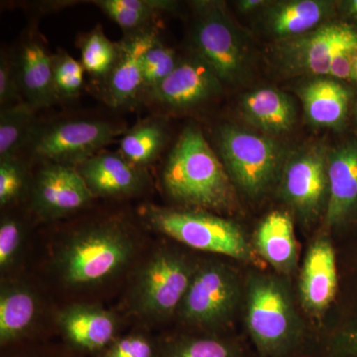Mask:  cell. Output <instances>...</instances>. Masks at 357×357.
Here are the masks:
<instances>
[{"mask_svg":"<svg viewBox=\"0 0 357 357\" xmlns=\"http://www.w3.org/2000/svg\"><path fill=\"white\" fill-rule=\"evenodd\" d=\"M160 335L142 326H131L95 357H158Z\"/></svg>","mask_w":357,"mask_h":357,"instance_id":"4dcf8cb0","label":"cell"},{"mask_svg":"<svg viewBox=\"0 0 357 357\" xmlns=\"http://www.w3.org/2000/svg\"><path fill=\"white\" fill-rule=\"evenodd\" d=\"M158 357H248L243 347L222 333H161Z\"/></svg>","mask_w":357,"mask_h":357,"instance_id":"7402d4cb","label":"cell"},{"mask_svg":"<svg viewBox=\"0 0 357 357\" xmlns=\"http://www.w3.org/2000/svg\"><path fill=\"white\" fill-rule=\"evenodd\" d=\"M255 249L263 259L282 273H290L297 263V244L292 218L273 211L263 220L255 234Z\"/></svg>","mask_w":357,"mask_h":357,"instance_id":"44dd1931","label":"cell"},{"mask_svg":"<svg viewBox=\"0 0 357 357\" xmlns=\"http://www.w3.org/2000/svg\"><path fill=\"white\" fill-rule=\"evenodd\" d=\"M220 79L199 57L181 61L158 86L144 93L145 100L162 109L180 110L210 100L222 89Z\"/></svg>","mask_w":357,"mask_h":357,"instance_id":"4fadbf2b","label":"cell"},{"mask_svg":"<svg viewBox=\"0 0 357 357\" xmlns=\"http://www.w3.org/2000/svg\"><path fill=\"white\" fill-rule=\"evenodd\" d=\"M32 178L20 157L0 160V208H13L29 197Z\"/></svg>","mask_w":357,"mask_h":357,"instance_id":"1f68e13d","label":"cell"},{"mask_svg":"<svg viewBox=\"0 0 357 357\" xmlns=\"http://www.w3.org/2000/svg\"><path fill=\"white\" fill-rule=\"evenodd\" d=\"M24 102L21 95L15 61H10L6 54L0 59V105L9 107Z\"/></svg>","mask_w":357,"mask_h":357,"instance_id":"d590c367","label":"cell"},{"mask_svg":"<svg viewBox=\"0 0 357 357\" xmlns=\"http://www.w3.org/2000/svg\"><path fill=\"white\" fill-rule=\"evenodd\" d=\"M23 100L35 109L51 107L59 100L53 81L52 55L35 39L22 45L15 61Z\"/></svg>","mask_w":357,"mask_h":357,"instance_id":"d6986e66","label":"cell"},{"mask_svg":"<svg viewBox=\"0 0 357 357\" xmlns=\"http://www.w3.org/2000/svg\"><path fill=\"white\" fill-rule=\"evenodd\" d=\"M56 335L81 356L95 357L126 331L128 321L116 309L100 303L70 302L58 305Z\"/></svg>","mask_w":357,"mask_h":357,"instance_id":"30bf717a","label":"cell"},{"mask_svg":"<svg viewBox=\"0 0 357 357\" xmlns=\"http://www.w3.org/2000/svg\"><path fill=\"white\" fill-rule=\"evenodd\" d=\"M161 187L178 208L225 213L236 204V191L227 169L201 129L183 130L161 173Z\"/></svg>","mask_w":357,"mask_h":357,"instance_id":"3957f363","label":"cell"},{"mask_svg":"<svg viewBox=\"0 0 357 357\" xmlns=\"http://www.w3.org/2000/svg\"><path fill=\"white\" fill-rule=\"evenodd\" d=\"M183 248L166 237L152 239L136 263L115 307L131 326L156 332L176 319L199 263Z\"/></svg>","mask_w":357,"mask_h":357,"instance_id":"7a4b0ae2","label":"cell"},{"mask_svg":"<svg viewBox=\"0 0 357 357\" xmlns=\"http://www.w3.org/2000/svg\"><path fill=\"white\" fill-rule=\"evenodd\" d=\"M218 139L234 185L252 198L266 192L279 169L278 147L273 141L234 126L220 128Z\"/></svg>","mask_w":357,"mask_h":357,"instance_id":"9c48e42d","label":"cell"},{"mask_svg":"<svg viewBox=\"0 0 357 357\" xmlns=\"http://www.w3.org/2000/svg\"><path fill=\"white\" fill-rule=\"evenodd\" d=\"M137 218L150 234L185 248L241 261L255 263L257 259L243 229L210 211L145 203L138 208Z\"/></svg>","mask_w":357,"mask_h":357,"instance_id":"277c9868","label":"cell"},{"mask_svg":"<svg viewBox=\"0 0 357 357\" xmlns=\"http://www.w3.org/2000/svg\"><path fill=\"white\" fill-rule=\"evenodd\" d=\"M140 220L121 213L77 220L45 243L38 273L33 274L58 305L102 304L121 291L152 239Z\"/></svg>","mask_w":357,"mask_h":357,"instance_id":"6da1fadb","label":"cell"},{"mask_svg":"<svg viewBox=\"0 0 357 357\" xmlns=\"http://www.w3.org/2000/svg\"><path fill=\"white\" fill-rule=\"evenodd\" d=\"M155 27L130 33L119 42L121 52L112 73L103 79V95L114 109L132 105L143 95L142 58L145 52L159 40Z\"/></svg>","mask_w":357,"mask_h":357,"instance_id":"9a60e30c","label":"cell"},{"mask_svg":"<svg viewBox=\"0 0 357 357\" xmlns=\"http://www.w3.org/2000/svg\"><path fill=\"white\" fill-rule=\"evenodd\" d=\"M241 299V284L234 270L218 260L199 259L176 319L183 331L222 333Z\"/></svg>","mask_w":357,"mask_h":357,"instance_id":"52a82bcc","label":"cell"},{"mask_svg":"<svg viewBox=\"0 0 357 357\" xmlns=\"http://www.w3.org/2000/svg\"><path fill=\"white\" fill-rule=\"evenodd\" d=\"M29 211L38 222H55L89 208L96 198L76 167L43 164L32 178Z\"/></svg>","mask_w":357,"mask_h":357,"instance_id":"7c38bea8","label":"cell"},{"mask_svg":"<svg viewBox=\"0 0 357 357\" xmlns=\"http://www.w3.org/2000/svg\"><path fill=\"white\" fill-rule=\"evenodd\" d=\"M330 11V2L321 0L281 2L270 9L268 28L279 37L304 35L321 24Z\"/></svg>","mask_w":357,"mask_h":357,"instance_id":"d4e9b609","label":"cell"},{"mask_svg":"<svg viewBox=\"0 0 357 357\" xmlns=\"http://www.w3.org/2000/svg\"><path fill=\"white\" fill-rule=\"evenodd\" d=\"M76 169L96 199H131L150 187L147 170L129 163L121 153L102 150Z\"/></svg>","mask_w":357,"mask_h":357,"instance_id":"5bb4252c","label":"cell"},{"mask_svg":"<svg viewBox=\"0 0 357 357\" xmlns=\"http://www.w3.org/2000/svg\"><path fill=\"white\" fill-rule=\"evenodd\" d=\"M167 142L165 121L158 117L138 122L126 131L119 144V153L129 163L147 170L158 158Z\"/></svg>","mask_w":357,"mask_h":357,"instance_id":"484cf974","label":"cell"},{"mask_svg":"<svg viewBox=\"0 0 357 357\" xmlns=\"http://www.w3.org/2000/svg\"><path fill=\"white\" fill-rule=\"evenodd\" d=\"M283 194L306 217L316 215L328 191V160L321 150H305L288 162L283 177Z\"/></svg>","mask_w":357,"mask_h":357,"instance_id":"2e32d148","label":"cell"},{"mask_svg":"<svg viewBox=\"0 0 357 357\" xmlns=\"http://www.w3.org/2000/svg\"><path fill=\"white\" fill-rule=\"evenodd\" d=\"M36 109L22 102L1 107L0 112V160L18 157L27 146L36 128Z\"/></svg>","mask_w":357,"mask_h":357,"instance_id":"f1b7e54d","label":"cell"},{"mask_svg":"<svg viewBox=\"0 0 357 357\" xmlns=\"http://www.w3.org/2000/svg\"><path fill=\"white\" fill-rule=\"evenodd\" d=\"M356 33L347 24L319 26L293 42L288 49L289 62L303 72L326 76L338 49Z\"/></svg>","mask_w":357,"mask_h":357,"instance_id":"ac0fdd59","label":"cell"},{"mask_svg":"<svg viewBox=\"0 0 357 357\" xmlns=\"http://www.w3.org/2000/svg\"><path fill=\"white\" fill-rule=\"evenodd\" d=\"M28 245L27 220L14 213H4L0 220V279L25 273Z\"/></svg>","mask_w":357,"mask_h":357,"instance_id":"4316f807","label":"cell"},{"mask_svg":"<svg viewBox=\"0 0 357 357\" xmlns=\"http://www.w3.org/2000/svg\"><path fill=\"white\" fill-rule=\"evenodd\" d=\"M241 110L252 126L265 132L280 134L292 128L295 107L285 93L275 89H258L244 96Z\"/></svg>","mask_w":357,"mask_h":357,"instance_id":"cb8c5ba5","label":"cell"},{"mask_svg":"<svg viewBox=\"0 0 357 357\" xmlns=\"http://www.w3.org/2000/svg\"><path fill=\"white\" fill-rule=\"evenodd\" d=\"M357 58V32L335 53L331 64L328 76L338 79H349L354 77V63Z\"/></svg>","mask_w":357,"mask_h":357,"instance_id":"8d00e7d4","label":"cell"},{"mask_svg":"<svg viewBox=\"0 0 357 357\" xmlns=\"http://www.w3.org/2000/svg\"><path fill=\"white\" fill-rule=\"evenodd\" d=\"M53 81L56 93L60 98H74L84 86V69L81 61H77L65 51L52 55Z\"/></svg>","mask_w":357,"mask_h":357,"instance_id":"d6a6232c","label":"cell"},{"mask_svg":"<svg viewBox=\"0 0 357 357\" xmlns=\"http://www.w3.org/2000/svg\"><path fill=\"white\" fill-rule=\"evenodd\" d=\"M324 357H357V331L333 338L326 344Z\"/></svg>","mask_w":357,"mask_h":357,"instance_id":"74e56055","label":"cell"},{"mask_svg":"<svg viewBox=\"0 0 357 357\" xmlns=\"http://www.w3.org/2000/svg\"><path fill=\"white\" fill-rule=\"evenodd\" d=\"M194 46L220 81L231 82L241 76L244 51L236 26L218 2H197Z\"/></svg>","mask_w":357,"mask_h":357,"instance_id":"8fae6325","label":"cell"},{"mask_svg":"<svg viewBox=\"0 0 357 357\" xmlns=\"http://www.w3.org/2000/svg\"><path fill=\"white\" fill-rule=\"evenodd\" d=\"M180 62L172 49L157 40L143 55V95L164 81Z\"/></svg>","mask_w":357,"mask_h":357,"instance_id":"836d02e7","label":"cell"},{"mask_svg":"<svg viewBox=\"0 0 357 357\" xmlns=\"http://www.w3.org/2000/svg\"><path fill=\"white\" fill-rule=\"evenodd\" d=\"M79 48L84 70L102 79L112 73L121 52V45L107 38L102 26L84 34L79 41Z\"/></svg>","mask_w":357,"mask_h":357,"instance_id":"f546056e","label":"cell"},{"mask_svg":"<svg viewBox=\"0 0 357 357\" xmlns=\"http://www.w3.org/2000/svg\"><path fill=\"white\" fill-rule=\"evenodd\" d=\"M265 3L266 2L262 1V0H243V1L238 2V7L241 13H249V11L259 8Z\"/></svg>","mask_w":357,"mask_h":357,"instance_id":"f35d334b","label":"cell"},{"mask_svg":"<svg viewBox=\"0 0 357 357\" xmlns=\"http://www.w3.org/2000/svg\"><path fill=\"white\" fill-rule=\"evenodd\" d=\"M248 328L264 357H287L301 345L302 333L292 299L278 279L259 275L248 282Z\"/></svg>","mask_w":357,"mask_h":357,"instance_id":"5b68a950","label":"cell"},{"mask_svg":"<svg viewBox=\"0 0 357 357\" xmlns=\"http://www.w3.org/2000/svg\"><path fill=\"white\" fill-rule=\"evenodd\" d=\"M328 199L326 222L328 227L347 218L357 204V144L344 145L328 160Z\"/></svg>","mask_w":357,"mask_h":357,"instance_id":"ffe728a7","label":"cell"},{"mask_svg":"<svg viewBox=\"0 0 357 357\" xmlns=\"http://www.w3.org/2000/svg\"><path fill=\"white\" fill-rule=\"evenodd\" d=\"M337 289L335 250L330 241L319 238L307 251L301 272L300 296L303 306L312 314L323 312L335 299Z\"/></svg>","mask_w":357,"mask_h":357,"instance_id":"e0dca14e","label":"cell"},{"mask_svg":"<svg viewBox=\"0 0 357 357\" xmlns=\"http://www.w3.org/2000/svg\"><path fill=\"white\" fill-rule=\"evenodd\" d=\"M354 77H356V79H357V58L356 60V63H354Z\"/></svg>","mask_w":357,"mask_h":357,"instance_id":"60d3db41","label":"cell"},{"mask_svg":"<svg viewBox=\"0 0 357 357\" xmlns=\"http://www.w3.org/2000/svg\"><path fill=\"white\" fill-rule=\"evenodd\" d=\"M58 304L31 273L0 279V349L56 335Z\"/></svg>","mask_w":357,"mask_h":357,"instance_id":"8992f818","label":"cell"},{"mask_svg":"<svg viewBox=\"0 0 357 357\" xmlns=\"http://www.w3.org/2000/svg\"><path fill=\"white\" fill-rule=\"evenodd\" d=\"M0 357H84L79 356L62 342H23L0 349Z\"/></svg>","mask_w":357,"mask_h":357,"instance_id":"e575fe53","label":"cell"},{"mask_svg":"<svg viewBox=\"0 0 357 357\" xmlns=\"http://www.w3.org/2000/svg\"><path fill=\"white\" fill-rule=\"evenodd\" d=\"M126 133V126L114 122L67 119L36 126L27 148L34 161L77 167Z\"/></svg>","mask_w":357,"mask_h":357,"instance_id":"ba28073f","label":"cell"},{"mask_svg":"<svg viewBox=\"0 0 357 357\" xmlns=\"http://www.w3.org/2000/svg\"><path fill=\"white\" fill-rule=\"evenodd\" d=\"M349 13L357 17V0H354L349 4Z\"/></svg>","mask_w":357,"mask_h":357,"instance_id":"ab89813d","label":"cell"},{"mask_svg":"<svg viewBox=\"0 0 357 357\" xmlns=\"http://www.w3.org/2000/svg\"><path fill=\"white\" fill-rule=\"evenodd\" d=\"M93 3L129 34L152 27L160 13L175 6L168 0H96Z\"/></svg>","mask_w":357,"mask_h":357,"instance_id":"83f0119b","label":"cell"},{"mask_svg":"<svg viewBox=\"0 0 357 357\" xmlns=\"http://www.w3.org/2000/svg\"><path fill=\"white\" fill-rule=\"evenodd\" d=\"M307 121L321 128H338L349 110V93L332 79H317L300 91Z\"/></svg>","mask_w":357,"mask_h":357,"instance_id":"603a6c76","label":"cell"}]
</instances>
